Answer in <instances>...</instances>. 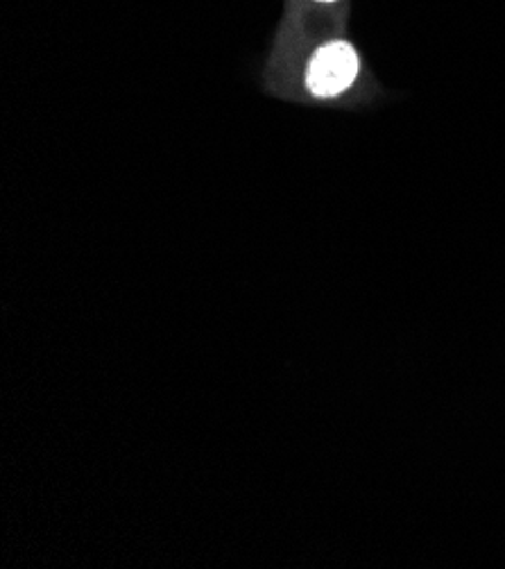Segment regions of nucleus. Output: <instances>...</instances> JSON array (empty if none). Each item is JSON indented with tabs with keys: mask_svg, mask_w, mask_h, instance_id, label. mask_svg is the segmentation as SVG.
<instances>
[{
	"mask_svg": "<svg viewBox=\"0 0 505 569\" xmlns=\"http://www.w3.org/2000/svg\"><path fill=\"white\" fill-rule=\"evenodd\" d=\"M358 52L347 41H333L315 52L309 67V89L320 98L339 96L350 89L358 76Z\"/></svg>",
	"mask_w": 505,
	"mask_h": 569,
	"instance_id": "nucleus-1",
	"label": "nucleus"
},
{
	"mask_svg": "<svg viewBox=\"0 0 505 569\" xmlns=\"http://www.w3.org/2000/svg\"><path fill=\"white\" fill-rule=\"evenodd\" d=\"M320 3H333V0H320Z\"/></svg>",
	"mask_w": 505,
	"mask_h": 569,
	"instance_id": "nucleus-2",
	"label": "nucleus"
}]
</instances>
